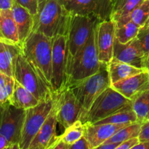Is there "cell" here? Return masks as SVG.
Returning <instances> with one entry per match:
<instances>
[{
	"mask_svg": "<svg viewBox=\"0 0 149 149\" xmlns=\"http://www.w3.org/2000/svg\"><path fill=\"white\" fill-rule=\"evenodd\" d=\"M140 141H148L149 142V120H145L142 122L141 130L139 134Z\"/></svg>",
	"mask_w": 149,
	"mask_h": 149,
	"instance_id": "cell-33",
	"label": "cell"
},
{
	"mask_svg": "<svg viewBox=\"0 0 149 149\" xmlns=\"http://www.w3.org/2000/svg\"><path fill=\"white\" fill-rule=\"evenodd\" d=\"M13 17L15 21L18 31L20 45L26 40L33 31V16L17 2H15L11 9Z\"/></svg>",
	"mask_w": 149,
	"mask_h": 149,
	"instance_id": "cell-18",
	"label": "cell"
},
{
	"mask_svg": "<svg viewBox=\"0 0 149 149\" xmlns=\"http://www.w3.org/2000/svg\"><path fill=\"white\" fill-rule=\"evenodd\" d=\"M111 86L108 64L103 63L95 74L73 82L66 87H70L82 108L81 120L96 98Z\"/></svg>",
	"mask_w": 149,
	"mask_h": 149,
	"instance_id": "cell-4",
	"label": "cell"
},
{
	"mask_svg": "<svg viewBox=\"0 0 149 149\" xmlns=\"http://www.w3.org/2000/svg\"><path fill=\"white\" fill-rule=\"evenodd\" d=\"M146 69L149 72V57L148 58V59H147L146 63Z\"/></svg>",
	"mask_w": 149,
	"mask_h": 149,
	"instance_id": "cell-40",
	"label": "cell"
},
{
	"mask_svg": "<svg viewBox=\"0 0 149 149\" xmlns=\"http://www.w3.org/2000/svg\"><path fill=\"white\" fill-rule=\"evenodd\" d=\"M132 107L136 113L138 122L142 123L147 120L149 115V90L132 100Z\"/></svg>",
	"mask_w": 149,
	"mask_h": 149,
	"instance_id": "cell-26",
	"label": "cell"
},
{
	"mask_svg": "<svg viewBox=\"0 0 149 149\" xmlns=\"http://www.w3.org/2000/svg\"><path fill=\"white\" fill-rule=\"evenodd\" d=\"M58 95V122L67 128L81 119L82 108L71 89L65 87Z\"/></svg>",
	"mask_w": 149,
	"mask_h": 149,
	"instance_id": "cell-12",
	"label": "cell"
},
{
	"mask_svg": "<svg viewBox=\"0 0 149 149\" xmlns=\"http://www.w3.org/2000/svg\"><path fill=\"white\" fill-rule=\"evenodd\" d=\"M15 79L13 77L0 73V105L10 101L14 90Z\"/></svg>",
	"mask_w": 149,
	"mask_h": 149,
	"instance_id": "cell-30",
	"label": "cell"
},
{
	"mask_svg": "<svg viewBox=\"0 0 149 149\" xmlns=\"http://www.w3.org/2000/svg\"><path fill=\"white\" fill-rule=\"evenodd\" d=\"M95 27L85 45L74 57L68 58L65 87L71 83L95 74L100 69L103 63L99 61L97 55Z\"/></svg>",
	"mask_w": 149,
	"mask_h": 149,
	"instance_id": "cell-3",
	"label": "cell"
},
{
	"mask_svg": "<svg viewBox=\"0 0 149 149\" xmlns=\"http://www.w3.org/2000/svg\"><path fill=\"white\" fill-rule=\"evenodd\" d=\"M111 87L130 100L149 90V72L146 69L140 74L111 84Z\"/></svg>",
	"mask_w": 149,
	"mask_h": 149,
	"instance_id": "cell-16",
	"label": "cell"
},
{
	"mask_svg": "<svg viewBox=\"0 0 149 149\" xmlns=\"http://www.w3.org/2000/svg\"><path fill=\"white\" fill-rule=\"evenodd\" d=\"M26 110L18 109L10 101L0 105V133L20 149Z\"/></svg>",
	"mask_w": 149,
	"mask_h": 149,
	"instance_id": "cell-9",
	"label": "cell"
},
{
	"mask_svg": "<svg viewBox=\"0 0 149 149\" xmlns=\"http://www.w3.org/2000/svg\"><path fill=\"white\" fill-rule=\"evenodd\" d=\"M128 20L133 22L140 28L147 24L149 22V0H144L129 14L116 20V23H123Z\"/></svg>",
	"mask_w": 149,
	"mask_h": 149,
	"instance_id": "cell-24",
	"label": "cell"
},
{
	"mask_svg": "<svg viewBox=\"0 0 149 149\" xmlns=\"http://www.w3.org/2000/svg\"><path fill=\"white\" fill-rule=\"evenodd\" d=\"M108 68L111 84L136 75L146 70L118 61L114 58L108 63Z\"/></svg>",
	"mask_w": 149,
	"mask_h": 149,
	"instance_id": "cell-20",
	"label": "cell"
},
{
	"mask_svg": "<svg viewBox=\"0 0 149 149\" xmlns=\"http://www.w3.org/2000/svg\"><path fill=\"white\" fill-rule=\"evenodd\" d=\"M0 39L21 46L17 25L11 10H0Z\"/></svg>",
	"mask_w": 149,
	"mask_h": 149,
	"instance_id": "cell-21",
	"label": "cell"
},
{
	"mask_svg": "<svg viewBox=\"0 0 149 149\" xmlns=\"http://www.w3.org/2000/svg\"><path fill=\"white\" fill-rule=\"evenodd\" d=\"M21 52V46L0 39V67L3 73L13 77L15 61Z\"/></svg>",
	"mask_w": 149,
	"mask_h": 149,
	"instance_id": "cell-19",
	"label": "cell"
},
{
	"mask_svg": "<svg viewBox=\"0 0 149 149\" xmlns=\"http://www.w3.org/2000/svg\"><path fill=\"white\" fill-rule=\"evenodd\" d=\"M2 72V71H1V67H0V73H1Z\"/></svg>",
	"mask_w": 149,
	"mask_h": 149,
	"instance_id": "cell-41",
	"label": "cell"
},
{
	"mask_svg": "<svg viewBox=\"0 0 149 149\" xmlns=\"http://www.w3.org/2000/svg\"><path fill=\"white\" fill-rule=\"evenodd\" d=\"M85 124L84 137L90 146L91 149L97 148L101 144L111 138L118 130L130 124ZM132 124V123H131Z\"/></svg>",
	"mask_w": 149,
	"mask_h": 149,
	"instance_id": "cell-17",
	"label": "cell"
},
{
	"mask_svg": "<svg viewBox=\"0 0 149 149\" xmlns=\"http://www.w3.org/2000/svg\"><path fill=\"white\" fill-rule=\"evenodd\" d=\"M21 47L26 58L52 89V39L41 32L32 31Z\"/></svg>",
	"mask_w": 149,
	"mask_h": 149,
	"instance_id": "cell-2",
	"label": "cell"
},
{
	"mask_svg": "<svg viewBox=\"0 0 149 149\" xmlns=\"http://www.w3.org/2000/svg\"><path fill=\"white\" fill-rule=\"evenodd\" d=\"M116 39V22L106 20L99 21L95 27V41L99 61L109 63L113 58Z\"/></svg>",
	"mask_w": 149,
	"mask_h": 149,
	"instance_id": "cell-13",
	"label": "cell"
},
{
	"mask_svg": "<svg viewBox=\"0 0 149 149\" xmlns=\"http://www.w3.org/2000/svg\"><path fill=\"white\" fill-rule=\"evenodd\" d=\"M55 99L56 93L48 98L40 101L36 106L26 109L21 139L19 143L20 149H29L32 140L39 132L53 108Z\"/></svg>",
	"mask_w": 149,
	"mask_h": 149,
	"instance_id": "cell-7",
	"label": "cell"
},
{
	"mask_svg": "<svg viewBox=\"0 0 149 149\" xmlns=\"http://www.w3.org/2000/svg\"><path fill=\"white\" fill-rule=\"evenodd\" d=\"M137 39L139 40L146 58L148 59L149 57V22L144 26L140 28Z\"/></svg>",
	"mask_w": 149,
	"mask_h": 149,
	"instance_id": "cell-31",
	"label": "cell"
},
{
	"mask_svg": "<svg viewBox=\"0 0 149 149\" xmlns=\"http://www.w3.org/2000/svg\"><path fill=\"white\" fill-rule=\"evenodd\" d=\"M10 102L18 109H26L33 107L39 103L34 95L20 84L18 81L15 82L14 90L10 99Z\"/></svg>",
	"mask_w": 149,
	"mask_h": 149,
	"instance_id": "cell-22",
	"label": "cell"
},
{
	"mask_svg": "<svg viewBox=\"0 0 149 149\" xmlns=\"http://www.w3.org/2000/svg\"><path fill=\"white\" fill-rule=\"evenodd\" d=\"M132 149H149V142L148 141H143L138 144H137L135 146L133 147Z\"/></svg>",
	"mask_w": 149,
	"mask_h": 149,
	"instance_id": "cell-39",
	"label": "cell"
},
{
	"mask_svg": "<svg viewBox=\"0 0 149 149\" xmlns=\"http://www.w3.org/2000/svg\"><path fill=\"white\" fill-rule=\"evenodd\" d=\"M85 133V124L81 120H77L68 127L65 128V132L61 135H58L60 140L63 141L68 145H71L79 140Z\"/></svg>",
	"mask_w": 149,
	"mask_h": 149,
	"instance_id": "cell-28",
	"label": "cell"
},
{
	"mask_svg": "<svg viewBox=\"0 0 149 149\" xmlns=\"http://www.w3.org/2000/svg\"><path fill=\"white\" fill-rule=\"evenodd\" d=\"M15 0H0V10H11Z\"/></svg>",
	"mask_w": 149,
	"mask_h": 149,
	"instance_id": "cell-37",
	"label": "cell"
},
{
	"mask_svg": "<svg viewBox=\"0 0 149 149\" xmlns=\"http://www.w3.org/2000/svg\"><path fill=\"white\" fill-rule=\"evenodd\" d=\"M19 149L17 146L12 144L2 134L0 133V149Z\"/></svg>",
	"mask_w": 149,
	"mask_h": 149,
	"instance_id": "cell-36",
	"label": "cell"
},
{
	"mask_svg": "<svg viewBox=\"0 0 149 149\" xmlns=\"http://www.w3.org/2000/svg\"><path fill=\"white\" fill-rule=\"evenodd\" d=\"M58 95L53 108L47 117L46 120L41 127L39 132L32 140L29 149H50L58 140V135L56 133L58 122Z\"/></svg>",
	"mask_w": 149,
	"mask_h": 149,
	"instance_id": "cell-14",
	"label": "cell"
},
{
	"mask_svg": "<svg viewBox=\"0 0 149 149\" xmlns=\"http://www.w3.org/2000/svg\"><path fill=\"white\" fill-rule=\"evenodd\" d=\"M143 1L144 0H113L111 19L116 21L120 17L127 15Z\"/></svg>",
	"mask_w": 149,
	"mask_h": 149,
	"instance_id": "cell-29",
	"label": "cell"
},
{
	"mask_svg": "<svg viewBox=\"0 0 149 149\" xmlns=\"http://www.w3.org/2000/svg\"><path fill=\"white\" fill-rule=\"evenodd\" d=\"M17 4L26 8L33 16H35L39 10V0H15Z\"/></svg>",
	"mask_w": 149,
	"mask_h": 149,
	"instance_id": "cell-32",
	"label": "cell"
},
{
	"mask_svg": "<svg viewBox=\"0 0 149 149\" xmlns=\"http://www.w3.org/2000/svg\"><path fill=\"white\" fill-rule=\"evenodd\" d=\"M138 122L135 111L132 107V103L124 106L108 117L101 119L95 124H131Z\"/></svg>",
	"mask_w": 149,
	"mask_h": 149,
	"instance_id": "cell-23",
	"label": "cell"
},
{
	"mask_svg": "<svg viewBox=\"0 0 149 149\" xmlns=\"http://www.w3.org/2000/svg\"><path fill=\"white\" fill-rule=\"evenodd\" d=\"M99 21L90 15H71L68 32V58H72L85 45L90 34Z\"/></svg>",
	"mask_w": 149,
	"mask_h": 149,
	"instance_id": "cell-10",
	"label": "cell"
},
{
	"mask_svg": "<svg viewBox=\"0 0 149 149\" xmlns=\"http://www.w3.org/2000/svg\"><path fill=\"white\" fill-rule=\"evenodd\" d=\"M141 125H142V123L140 122H134L130 125H127L118 130L111 138H109L106 142L116 143L120 144L121 143L130 138L138 137L141 132Z\"/></svg>",
	"mask_w": 149,
	"mask_h": 149,
	"instance_id": "cell-27",
	"label": "cell"
},
{
	"mask_svg": "<svg viewBox=\"0 0 149 149\" xmlns=\"http://www.w3.org/2000/svg\"><path fill=\"white\" fill-rule=\"evenodd\" d=\"M71 15H90L100 20L111 19L113 0H63Z\"/></svg>",
	"mask_w": 149,
	"mask_h": 149,
	"instance_id": "cell-11",
	"label": "cell"
},
{
	"mask_svg": "<svg viewBox=\"0 0 149 149\" xmlns=\"http://www.w3.org/2000/svg\"><path fill=\"white\" fill-rule=\"evenodd\" d=\"M148 119V120H149V115H148V119Z\"/></svg>",
	"mask_w": 149,
	"mask_h": 149,
	"instance_id": "cell-42",
	"label": "cell"
},
{
	"mask_svg": "<svg viewBox=\"0 0 149 149\" xmlns=\"http://www.w3.org/2000/svg\"><path fill=\"white\" fill-rule=\"evenodd\" d=\"M113 58L138 68L146 69L147 58L137 37L126 44H122L115 39Z\"/></svg>",
	"mask_w": 149,
	"mask_h": 149,
	"instance_id": "cell-15",
	"label": "cell"
},
{
	"mask_svg": "<svg viewBox=\"0 0 149 149\" xmlns=\"http://www.w3.org/2000/svg\"><path fill=\"white\" fill-rule=\"evenodd\" d=\"M119 143H110V142H105L104 143L101 144L100 146L97 147V148L100 149H116Z\"/></svg>",
	"mask_w": 149,
	"mask_h": 149,
	"instance_id": "cell-38",
	"label": "cell"
},
{
	"mask_svg": "<svg viewBox=\"0 0 149 149\" xmlns=\"http://www.w3.org/2000/svg\"><path fill=\"white\" fill-rule=\"evenodd\" d=\"M131 103L132 100L110 86L95 100L81 121L84 124H95Z\"/></svg>",
	"mask_w": 149,
	"mask_h": 149,
	"instance_id": "cell-6",
	"label": "cell"
},
{
	"mask_svg": "<svg viewBox=\"0 0 149 149\" xmlns=\"http://www.w3.org/2000/svg\"><path fill=\"white\" fill-rule=\"evenodd\" d=\"M71 14L63 0H39V10L33 16L32 31L41 32L48 37L68 35Z\"/></svg>",
	"mask_w": 149,
	"mask_h": 149,
	"instance_id": "cell-1",
	"label": "cell"
},
{
	"mask_svg": "<svg viewBox=\"0 0 149 149\" xmlns=\"http://www.w3.org/2000/svg\"><path fill=\"white\" fill-rule=\"evenodd\" d=\"M139 30V26L130 20L116 23V39L120 43L126 44L137 37Z\"/></svg>",
	"mask_w": 149,
	"mask_h": 149,
	"instance_id": "cell-25",
	"label": "cell"
},
{
	"mask_svg": "<svg viewBox=\"0 0 149 149\" xmlns=\"http://www.w3.org/2000/svg\"><path fill=\"white\" fill-rule=\"evenodd\" d=\"M68 58V36L58 35L52 38L51 87L54 93L62 91L66 85Z\"/></svg>",
	"mask_w": 149,
	"mask_h": 149,
	"instance_id": "cell-8",
	"label": "cell"
},
{
	"mask_svg": "<svg viewBox=\"0 0 149 149\" xmlns=\"http://www.w3.org/2000/svg\"><path fill=\"white\" fill-rule=\"evenodd\" d=\"M69 149H91L89 142L87 141V138L84 137H81L79 140L76 141L73 144L70 145Z\"/></svg>",
	"mask_w": 149,
	"mask_h": 149,
	"instance_id": "cell-35",
	"label": "cell"
},
{
	"mask_svg": "<svg viewBox=\"0 0 149 149\" xmlns=\"http://www.w3.org/2000/svg\"><path fill=\"white\" fill-rule=\"evenodd\" d=\"M140 143V139L138 137H134V138H130L126 140L124 142L121 143L118 146L116 149H132L134 146Z\"/></svg>",
	"mask_w": 149,
	"mask_h": 149,
	"instance_id": "cell-34",
	"label": "cell"
},
{
	"mask_svg": "<svg viewBox=\"0 0 149 149\" xmlns=\"http://www.w3.org/2000/svg\"><path fill=\"white\" fill-rule=\"evenodd\" d=\"M13 77L40 101L53 95L55 93L26 58L23 51L17 55L15 61Z\"/></svg>",
	"mask_w": 149,
	"mask_h": 149,
	"instance_id": "cell-5",
	"label": "cell"
}]
</instances>
